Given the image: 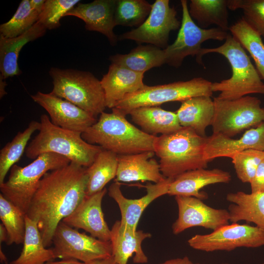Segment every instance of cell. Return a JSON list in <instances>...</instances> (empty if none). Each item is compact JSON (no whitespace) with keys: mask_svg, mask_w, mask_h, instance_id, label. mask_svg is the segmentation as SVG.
I'll return each mask as SVG.
<instances>
[{"mask_svg":"<svg viewBox=\"0 0 264 264\" xmlns=\"http://www.w3.org/2000/svg\"><path fill=\"white\" fill-rule=\"evenodd\" d=\"M86 169L71 162L46 173L40 180L26 215L36 222L45 247L52 245L58 225L86 197Z\"/></svg>","mask_w":264,"mask_h":264,"instance_id":"1","label":"cell"},{"mask_svg":"<svg viewBox=\"0 0 264 264\" xmlns=\"http://www.w3.org/2000/svg\"><path fill=\"white\" fill-rule=\"evenodd\" d=\"M111 110V113H101L96 122L82 133L85 141L118 155L154 152L157 136L145 133L116 109Z\"/></svg>","mask_w":264,"mask_h":264,"instance_id":"2","label":"cell"},{"mask_svg":"<svg viewBox=\"0 0 264 264\" xmlns=\"http://www.w3.org/2000/svg\"><path fill=\"white\" fill-rule=\"evenodd\" d=\"M211 53L224 56L229 63L232 72L230 78L212 83L213 92H220L217 98L233 100L249 94H264V83L244 48L231 34L228 33L224 43L219 47L202 48L196 61L203 64L202 56Z\"/></svg>","mask_w":264,"mask_h":264,"instance_id":"3","label":"cell"},{"mask_svg":"<svg viewBox=\"0 0 264 264\" xmlns=\"http://www.w3.org/2000/svg\"><path fill=\"white\" fill-rule=\"evenodd\" d=\"M206 137L185 127L168 134L157 136L154 152L159 158L162 175L166 178H174L187 171L206 169L209 162L204 154Z\"/></svg>","mask_w":264,"mask_h":264,"instance_id":"4","label":"cell"},{"mask_svg":"<svg viewBox=\"0 0 264 264\" xmlns=\"http://www.w3.org/2000/svg\"><path fill=\"white\" fill-rule=\"evenodd\" d=\"M40 122L38 133L29 143L25 151L26 156L30 159L34 160L41 154L53 153L88 168L103 149L85 141L81 132L54 125L46 114L41 115Z\"/></svg>","mask_w":264,"mask_h":264,"instance_id":"5","label":"cell"},{"mask_svg":"<svg viewBox=\"0 0 264 264\" xmlns=\"http://www.w3.org/2000/svg\"><path fill=\"white\" fill-rule=\"evenodd\" d=\"M54 95L66 99L96 118L107 108L100 80L88 71L51 67Z\"/></svg>","mask_w":264,"mask_h":264,"instance_id":"6","label":"cell"},{"mask_svg":"<svg viewBox=\"0 0 264 264\" xmlns=\"http://www.w3.org/2000/svg\"><path fill=\"white\" fill-rule=\"evenodd\" d=\"M70 162L64 156L46 153L24 167L15 164L10 170L8 179L0 184V194L26 215L43 176Z\"/></svg>","mask_w":264,"mask_h":264,"instance_id":"7","label":"cell"},{"mask_svg":"<svg viewBox=\"0 0 264 264\" xmlns=\"http://www.w3.org/2000/svg\"><path fill=\"white\" fill-rule=\"evenodd\" d=\"M212 82L202 77L185 81H177L164 85L149 86L129 94L113 109L126 116L132 110L140 107L159 106L169 102H182L200 96L211 97Z\"/></svg>","mask_w":264,"mask_h":264,"instance_id":"8","label":"cell"},{"mask_svg":"<svg viewBox=\"0 0 264 264\" xmlns=\"http://www.w3.org/2000/svg\"><path fill=\"white\" fill-rule=\"evenodd\" d=\"M213 133L232 137L264 121V108L255 97L245 96L233 100L213 99Z\"/></svg>","mask_w":264,"mask_h":264,"instance_id":"9","label":"cell"},{"mask_svg":"<svg viewBox=\"0 0 264 264\" xmlns=\"http://www.w3.org/2000/svg\"><path fill=\"white\" fill-rule=\"evenodd\" d=\"M56 258L74 259L85 263L112 256L110 241H103L79 232L63 221L57 226L52 240Z\"/></svg>","mask_w":264,"mask_h":264,"instance_id":"10","label":"cell"},{"mask_svg":"<svg viewBox=\"0 0 264 264\" xmlns=\"http://www.w3.org/2000/svg\"><path fill=\"white\" fill-rule=\"evenodd\" d=\"M182 17L181 25L174 42L164 49L165 64L178 67L188 56L198 57L201 44L209 40L222 41L228 33L218 28L203 29L199 27L191 17L187 1H180Z\"/></svg>","mask_w":264,"mask_h":264,"instance_id":"11","label":"cell"},{"mask_svg":"<svg viewBox=\"0 0 264 264\" xmlns=\"http://www.w3.org/2000/svg\"><path fill=\"white\" fill-rule=\"evenodd\" d=\"M188 243L193 249L205 252L257 248L264 245V230L257 226L232 223L209 234L195 235Z\"/></svg>","mask_w":264,"mask_h":264,"instance_id":"12","label":"cell"},{"mask_svg":"<svg viewBox=\"0 0 264 264\" xmlns=\"http://www.w3.org/2000/svg\"><path fill=\"white\" fill-rule=\"evenodd\" d=\"M169 0H156L145 22L139 27L120 35L118 39L131 40L138 44L147 43L165 49L171 31L180 28L181 22Z\"/></svg>","mask_w":264,"mask_h":264,"instance_id":"13","label":"cell"},{"mask_svg":"<svg viewBox=\"0 0 264 264\" xmlns=\"http://www.w3.org/2000/svg\"><path fill=\"white\" fill-rule=\"evenodd\" d=\"M178 218L172 225L173 232L178 234L193 227H202L213 231L230 221L228 210L215 209L193 197L176 196Z\"/></svg>","mask_w":264,"mask_h":264,"instance_id":"14","label":"cell"},{"mask_svg":"<svg viewBox=\"0 0 264 264\" xmlns=\"http://www.w3.org/2000/svg\"><path fill=\"white\" fill-rule=\"evenodd\" d=\"M31 97L47 112L52 124L63 129L83 133L97 120L78 106L51 92L38 91Z\"/></svg>","mask_w":264,"mask_h":264,"instance_id":"15","label":"cell"},{"mask_svg":"<svg viewBox=\"0 0 264 264\" xmlns=\"http://www.w3.org/2000/svg\"><path fill=\"white\" fill-rule=\"evenodd\" d=\"M107 192L105 188L91 196H86L74 211L62 221L74 228L83 229L98 239L110 241V229L102 209V201Z\"/></svg>","mask_w":264,"mask_h":264,"instance_id":"16","label":"cell"},{"mask_svg":"<svg viewBox=\"0 0 264 264\" xmlns=\"http://www.w3.org/2000/svg\"><path fill=\"white\" fill-rule=\"evenodd\" d=\"M174 179L167 178L159 183H148L145 186L146 194L137 199L125 197L121 192L119 182L115 181L111 184L108 194L118 205L121 214V224L132 230H137L138 221L145 208L157 198L168 194L170 184Z\"/></svg>","mask_w":264,"mask_h":264,"instance_id":"17","label":"cell"},{"mask_svg":"<svg viewBox=\"0 0 264 264\" xmlns=\"http://www.w3.org/2000/svg\"><path fill=\"white\" fill-rule=\"evenodd\" d=\"M248 149L264 152V121L246 131L240 138L213 133L207 136L204 158L208 162L220 157L231 158L236 154Z\"/></svg>","mask_w":264,"mask_h":264,"instance_id":"18","label":"cell"},{"mask_svg":"<svg viewBox=\"0 0 264 264\" xmlns=\"http://www.w3.org/2000/svg\"><path fill=\"white\" fill-rule=\"evenodd\" d=\"M117 0H95L88 3H78L65 16L83 20L85 28L105 35L111 45H116L118 37L113 32L116 26L114 13Z\"/></svg>","mask_w":264,"mask_h":264,"instance_id":"19","label":"cell"},{"mask_svg":"<svg viewBox=\"0 0 264 264\" xmlns=\"http://www.w3.org/2000/svg\"><path fill=\"white\" fill-rule=\"evenodd\" d=\"M231 176L227 171L215 168L198 169L183 173L174 178L170 183L168 195L193 197L206 199L208 195L200 190L206 186L220 183H228Z\"/></svg>","mask_w":264,"mask_h":264,"instance_id":"20","label":"cell"},{"mask_svg":"<svg viewBox=\"0 0 264 264\" xmlns=\"http://www.w3.org/2000/svg\"><path fill=\"white\" fill-rule=\"evenodd\" d=\"M153 151L118 155L116 182L151 181L157 183L167 178L161 173Z\"/></svg>","mask_w":264,"mask_h":264,"instance_id":"21","label":"cell"},{"mask_svg":"<svg viewBox=\"0 0 264 264\" xmlns=\"http://www.w3.org/2000/svg\"><path fill=\"white\" fill-rule=\"evenodd\" d=\"M144 74L111 63L100 80L105 92L106 106L112 109L126 95L144 87Z\"/></svg>","mask_w":264,"mask_h":264,"instance_id":"22","label":"cell"},{"mask_svg":"<svg viewBox=\"0 0 264 264\" xmlns=\"http://www.w3.org/2000/svg\"><path fill=\"white\" fill-rule=\"evenodd\" d=\"M151 237L149 233L132 230L122 225L120 220H117L110 229L112 256L118 264H127L133 254V263H146L148 258L142 249L141 243Z\"/></svg>","mask_w":264,"mask_h":264,"instance_id":"23","label":"cell"},{"mask_svg":"<svg viewBox=\"0 0 264 264\" xmlns=\"http://www.w3.org/2000/svg\"><path fill=\"white\" fill-rule=\"evenodd\" d=\"M46 29L38 22L23 34L6 38L0 35V77L5 80L22 73L18 58L22 48L28 43L42 36Z\"/></svg>","mask_w":264,"mask_h":264,"instance_id":"24","label":"cell"},{"mask_svg":"<svg viewBox=\"0 0 264 264\" xmlns=\"http://www.w3.org/2000/svg\"><path fill=\"white\" fill-rule=\"evenodd\" d=\"M129 114L142 131L154 136L168 134L182 127L176 112L165 110L159 106L138 107L131 110Z\"/></svg>","mask_w":264,"mask_h":264,"instance_id":"25","label":"cell"},{"mask_svg":"<svg viewBox=\"0 0 264 264\" xmlns=\"http://www.w3.org/2000/svg\"><path fill=\"white\" fill-rule=\"evenodd\" d=\"M175 112L182 127L191 128L199 135L207 137L205 130L211 125L214 113L211 97L200 96L185 100Z\"/></svg>","mask_w":264,"mask_h":264,"instance_id":"26","label":"cell"},{"mask_svg":"<svg viewBox=\"0 0 264 264\" xmlns=\"http://www.w3.org/2000/svg\"><path fill=\"white\" fill-rule=\"evenodd\" d=\"M226 199L231 203L228 208L231 222L244 220L264 230V193L238 191L228 193Z\"/></svg>","mask_w":264,"mask_h":264,"instance_id":"27","label":"cell"},{"mask_svg":"<svg viewBox=\"0 0 264 264\" xmlns=\"http://www.w3.org/2000/svg\"><path fill=\"white\" fill-rule=\"evenodd\" d=\"M111 63L143 73L165 64L164 49L149 44H140L125 54H116L109 58Z\"/></svg>","mask_w":264,"mask_h":264,"instance_id":"28","label":"cell"},{"mask_svg":"<svg viewBox=\"0 0 264 264\" xmlns=\"http://www.w3.org/2000/svg\"><path fill=\"white\" fill-rule=\"evenodd\" d=\"M188 9L199 27L207 29L215 25L226 32L229 30L228 0H191Z\"/></svg>","mask_w":264,"mask_h":264,"instance_id":"29","label":"cell"},{"mask_svg":"<svg viewBox=\"0 0 264 264\" xmlns=\"http://www.w3.org/2000/svg\"><path fill=\"white\" fill-rule=\"evenodd\" d=\"M56 259L52 249H47L35 221L25 215V233L20 255L10 264H44Z\"/></svg>","mask_w":264,"mask_h":264,"instance_id":"30","label":"cell"},{"mask_svg":"<svg viewBox=\"0 0 264 264\" xmlns=\"http://www.w3.org/2000/svg\"><path fill=\"white\" fill-rule=\"evenodd\" d=\"M117 167L118 155L103 149L92 164L87 168L86 196H91L103 190L108 183L115 178Z\"/></svg>","mask_w":264,"mask_h":264,"instance_id":"31","label":"cell"},{"mask_svg":"<svg viewBox=\"0 0 264 264\" xmlns=\"http://www.w3.org/2000/svg\"><path fill=\"white\" fill-rule=\"evenodd\" d=\"M41 123L31 121L23 131L19 132L0 152V184L4 182L5 176L11 167L21 158L27 147L32 134L40 129Z\"/></svg>","mask_w":264,"mask_h":264,"instance_id":"32","label":"cell"},{"mask_svg":"<svg viewBox=\"0 0 264 264\" xmlns=\"http://www.w3.org/2000/svg\"><path fill=\"white\" fill-rule=\"evenodd\" d=\"M229 30L250 54L262 80H264V43L262 37L242 18L230 26Z\"/></svg>","mask_w":264,"mask_h":264,"instance_id":"33","label":"cell"},{"mask_svg":"<svg viewBox=\"0 0 264 264\" xmlns=\"http://www.w3.org/2000/svg\"><path fill=\"white\" fill-rule=\"evenodd\" d=\"M0 219L6 228L7 245L23 243L25 233V214L0 194Z\"/></svg>","mask_w":264,"mask_h":264,"instance_id":"34","label":"cell"},{"mask_svg":"<svg viewBox=\"0 0 264 264\" xmlns=\"http://www.w3.org/2000/svg\"><path fill=\"white\" fill-rule=\"evenodd\" d=\"M152 4L145 0H118L114 13L116 26H140L148 17Z\"/></svg>","mask_w":264,"mask_h":264,"instance_id":"35","label":"cell"},{"mask_svg":"<svg viewBox=\"0 0 264 264\" xmlns=\"http://www.w3.org/2000/svg\"><path fill=\"white\" fill-rule=\"evenodd\" d=\"M39 15L29 0H22L12 17L0 25V35L11 38L23 34L38 22Z\"/></svg>","mask_w":264,"mask_h":264,"instance_id":"36","label":"cell"},{"mask_svg":"<svg viewBox=\"0 0 264 264\" xmlns=\"http://www.w3.org/2000/svg\"><path fill=\"white\" fill-rule=\"evenodd\" d=\"M229 10L241 9L242 19L261 37H264V0H228Z\"/></svg>","mask_w":264,"mask_h":264,"instance_id":"37","label":"cell"},{"mask_svg":"<svg viewBox=\"0 0 264 264\" xmlns=\"http://www.w3.org/2000/svg\"><path fill=\"white\" fill-rule=\"evenodd\" d=\"M231 159L238 178L243 183H250L264 160V152L248 149L236 154Z\"/></svg>","mask_w":264,"mask_h":264,"instance_id":"38","label":"cell"},{"mask_svg":"<svg viewBox=\"0 0 264 264\" xmlns=\"http://www.w3.org/2000/svg\"><path fill=\"white\" fill-rule=\"evenodd\" d=\"M80 1L79 0H45L38 22L46 30L57 28L61 25V19Z\"/></svg>","mask_w":264,"mask_h":264,"instance_id":"39","label":"cell"},{"mask_svg":"<svg viewBox=\"0 0 264 264\" xmlns=\"http://www.w3.org/2000/svg\"><path fill=\"white\" fill-rule=\"evenodd\" d=\"M250 184L252 193H264V160L259 165Z\"/></svg>","mask_w":264,"mask_h":264,"instance_id":"40","label":"cell"},{"mask_svg":"<svg viewBox=\"0 0 264 264\" xmlns=\"http://www.w3.org/2000/svg\"><path fill=\"white\" fill-rule=\"evenodd\" d=\"M161 264H200L199 263H194L192 262L188 257L177 258L171 259L164 262Z\"/></svg>","mask_w":264,"mask_h":264,"instance_id":"41","label":"cell"},{"mask_svg":"<svg viewBox=\"0 0 264 264\" xmlns=\"http://www.w3.org/2000/svg\"><path fill=\"white\" fill-rule=\"evenodd\" d=\"M86 264H118L115 261L112 256H111L110 257L104 258V259L95 260L89 262Z\"/></svg>","mask_w":264,"mask_h":264,"instance_id":"42","label":"cell"},{"mask_svg":"<svg viewBox=\"0 0 264 264\" xmlns=\"http://www.w3.org/2000/svg\"><path fill=\"white\" fill-rule=\"evenodd\" d=\"M32 7L39 14L42 12L45 0H29Z\"/></svg>","mask_w":264,"mask_h":264,"instance_id":"43","label":"cell"},{"mask_svg":"<svg viewBox=\"0 0 264 264\" xmlns=\"http://www.w3.org/2000/svg\"><path fill=\"white\" fill-rule=\"evenodd\" d=\"M44 264H86L82 262H79L74 259H65L60 261L54 262L53 261L46 262Z\"/></svg>","mask_w":264,"mask_h":264,"instance_id":"44","label":"cell"},{"mask_svg":"<svg viewBox=\"0 0 264 264\" xmlns=\"http://www.w3.org/2000/svg\"><path fill=\"white\" fill-rule=\"evenodd\" d=\"M8 240V235L6 228L2 223L0 224V243L3 242L6 243Z\"/></svg>","mask_w":264,"mask_h":264,"instance_id":"45","label":"cell"},{"mask_svg":"<svg viewBox=\"0 0 264 264\" xmlns=\"http://www.w3.org/2000/svg\"><path fill=\"white\" fill-rule=\"evenodd\" d=\"M7 85L4 79L0 77V97L2 98L6 94L5 88Z\"/></svg>","mask_w":264,"mask_h":264,"instance_id":"46","label":"cell"},{"mask_svg":"<svg viewBox=\"0 0 264 264\" xmlns=\"http://www.w3.org/2000/svg\"><path fill=\"white\" fill-rule=\"evenodd\" d=\"M0 259L1 263L8 264L7 258L4 253L2 251L1 246H0Z\"/></svg>","mask_w":264,"mask_h":264,"instance_id":"47","label":"cell"},{"mask_svg":"<svg viewBox=\"0 0 264 264\" xmlns=\"http://www.w3.org/2000/svg\"><path fill=\"white\" fill-rule=\"evenodd\" d=\"M262 264H264V263Z\"/></svg>","mask_w":264,"mask_h":264,"instance_id":"48","label":"cell"}]
</instances>
